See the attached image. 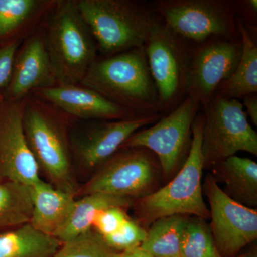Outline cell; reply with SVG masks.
<instances>
[{"label":"cell","instance_id":"cell-1","mask_svg":"<svg viewBox=\"0 0 257 257\" xmlns=\"http://www.w3.org/2000/svg\"><path fill=\"white\" fill-rule=\"evenodd\" d=\"M81 84L135 114H161L144 46L96 60Z\"/></svg>","mask_w":257,"mask_h":257},{"label":"cell","instance_id":"cell-2","mask_svg":"<svg viewBox=\"0 0 257 257\" xmlns=\"http://www.w3.org/2000/svg\"><path fill=\"white\" fill-rule=\"evenodd\" d=\"M23 124L27 142L39 170L48 183L76 197L79 187L72 165V151L64 119L40 98L24 104Z\"/></svg>","mask_w":257,"mask_h":257},{"label":"cell","instance_id":"cell-3","mask_svg":"<svg viewBox=\"0 0 257 257\" xmlns=\"http://www.w3.org/2000/svg\"><path fill=\"white\" fill-rule=\"evenodd\" d=\"M204 114L198 113L192 126V142L188 156L173 179L164 187L133 204L139 222L150 226L160 218L173 215L194 216L207 219L209 207L203 197L204 170L201 141Z\"/></svg>","mask_w":257,"mask_h":257},{"label":"cell","instance_id":"cell-4","mask_svg":"<svg viewBox=\"0 0 257 257\" xmlns=\"http://www.w3.org/2000/svg\"><path fill=\"white\" fill-rule=\"evenodd\" d=\"M81 16L104 57L145 46L160 19L150 5L130 0H79Z\"/></svg>","mask_w":257,"mask_h":257},{"label":"cell","instance_id":"cell-5","mask_svg":"<svg viewBox=\"0 0 257 257\" xmlns=\"http://www.w3.org/2000/svg\"><path fill=\"white\" fill-rule=\"evenodd\" d=\"M45 40L57 84H81L97 60L98 50L77 1L57 3Z\"/></svg>","mask_w":257,"mask_h":257},{"label":"cell","instance_id":"cell-6","mask_svg":"<svg viewBox=\"0 0 257 257\" xmlns=\"http://www.w3.org/2000/svg\"><path fill=\"white\" fill-rule=\"evenodd\" d=\"M150 5L164 25L189 45L239 37L234 1L157 0Z\"/></svg>","mask_w":257,"mask_h":257},{"label":"cell","instance_id":"cell-7","mask_svg":"<svg viewBox=\"0 0 257 257\" xmlns=\"http://www.w3.org/2000/svg\"><path fill=\"white\" fill-rule=\"evenodd\" d=\"M79 187L76 198L93 193L136 201L160 188L162 170L157 157L143 147L120 149Z\"/></svg>","mask_w":257,"mask_h":257},{"label":"cell","instance_id":"cell-8","mask_svg":"<svg viewBox=\"0 0 257 257\" xmlns=\"http://www.w3.org/2000/svg\"><path fill=\"white\" fill-rule=\"evenodd\" d=\"M204 124L201 151L204 169L239 152L257 155V134L248 123L239 99L214 95L202 109Z\"/></svg>","mask_w":257,"mask_h":257},{"label":"cell","instance_id":"cell-9","mask_svg":"<svg viewBox=\"0 0 257 257\" xmlns=\"http://www.w3.org/2000/svg\"><path fill=\"white\" fill-rule=\"evenodd\" d=\"M144 47L158 94L161 114L164 116L187 96L191 45L171 32L160 20Z\"/></svg>","mask_w":257,"mask_h":257},{"label":"cell","instance_id":"cell-10","mask_svg":"<svg viewBox=\"0 0 257 257\" xmlns=\"http://www.w3.org/2000/svg\"><path fill=\"white\" fill-rule=\"evenodd\" d=\"M201 109L199 103L187 96L155 124L134 133L121 149L143 147L150 150L157 157L162 175L169 178L180 169L188 156L193 124Z\"/></svg>","mask_w":257,"mask_h":257},{"label":"cell","instance_id":"cell-11","mask_svg":"<svg viewBox=\"0 0 257 257\" xmlns=\"http://www.w3.org/2000/svg\"><path fill=\"white\" fill-rule=\"evenodd\" d=\"M242 51L240 37H215L191 45L187 96L202 109L210 103L219 85L231 77Z\"/></svg>","mask_w":257,"mask_h":257},{"label":"cell","instance_id":"cell-12","mask_svg":"<svg viewBox=\"0 0 257 257\" xmlns=\"http://www.w3.org/2000/svg\"><path fill=\"white\" fill-rule=\"evenodd\" d=\"M209 202V224L216 248L223 257H234L257 238V211L239 204L208 173L202 184Z\"/></svg>","mask_w":257,"mask_h":257},{"label":"cell","instance_id":"cell-13","mask_svg":"<svg viewBox=\"0 0 257 257\" xmlns=\"http://www.w3.org/2000/svg\"><path fill=\"white\" fill-rule=\"evenodd\" d=\"M162 115L138 116L130 119L95 121L74 137L72 154L84 172L94 173L119 151L134 133L155 124Z\"/></svg>","mask_w":257,"mask_h":257},{"label":"cell","instance_id":"cell-14","mask_svg":"<svg viewBox=\"0 0 257 257\" xmlns=\"http://www.w3.org/2000/svg\"><path fill=\"white\" fill-rule=\"evenodd\" d=\"M25 100L0 103V179L33 186L42 179L24 133Z\"/></svg>","mask_w":257,"mask_h":257},{"label":"cell","instance_id":"cell-15","mask_svg":"<svg viewBox=\"0 0 257 257\" xmlns=\"http://www.w3.org/2000/svg\"><path fill=\"white\" fill-rule=\"evenodd\" d=\"M57 84L45 37L34 35L17 52L11 79L3 92V99L23 101L30 93Z\"/></svg>","mask_w":257,"mask_h":257},{"label":"cell","instance_id":"cell-16","mask_svg":"<svg viewBox=\"0 0 257 257\" xmlns=\"http://www.w3.org/2000/svg\"><path fill=\"white\" fill-rule=\"evenodd\" d=\"M33 93L66 114L79 119L111 121L143 116L115 104L84 86L57 84L54 87L37 89Z\"/></svg>","mask_w":257,"mask_h":257},{"label":"cell","instance_id":"cell-17","mask_svg":"<svg viewBox=\"0 0 257 257\" xmlns=\"http://www.w3.org/2000/svg\"><path fill=\"white\" fill-rule=\"evenodd\" d=\"M31 187L33 209L30 224L44 234L57 238L68 222L76 197L42 179Z\"/></svg>","mask_w":257,"mask_h":257},{"label":"cell","instance_id":"cell-18","mask_svg":"<svg viewBox=\"0 0 257 257\" xmlns=\"http://www.w3.org/2000/svg\"><path fill=\"white\" fill-rule=\"evenodd\" d=\"M236 26L242 44L241 57L234 72L221 83L214 95L239 99L257 94L256 28L245 25L237 17Z\"/></svg>","mask_w":257,"mask_h":257},{"label":"cell","instance_id":"cell-19","mask_svg":"<svg viewBox=\"0 0 257 257\" xmlns=\"http://www.w3.org/2000/svg\"><path fill=\"white\" fill-rule=\"evenodd\" d=\"M213 177L224 184V192L234 201L256 209L257 207V164L246 157L233 155L212 167Z\"/></svg>","mask_w":257,"mask_h":257},{"label":"cell","instance_id":"cell-20","mask_svg":"<svg viewBox=\"0 0 257 257\" xmlns=\"http://www.w3.org/2000/svg\"><path fill=\"white\" fill-rule=\"evenodd\" d=\"M62 243L28 223L0 232V257H52Z\"/></svg>","mask_w":257,"mask_h":257},{"label":"cell","instance_id":"cell-21","mask_svg":"<svg viewBox=\"0 0 257 257\" xmlns=\"http://www.w3.org/2000/svg\"><path fill=\"white\" fill-rule=\"evenodd\" d=\"M135 201L130 198L93 193L76 200L68 222L57 236L62 242L67 241L92 229L93 221L98 212L110 207L127 209Z\"/></svg>","mask_w":257,"mask_h":257},{"label":"cell","instance_id":"cell-22","mask_svg":"<svg viewBox=\"0 0 257 257\" xmlns=\"http://www.w3.org/2000/svg\"><path fill=\"white\" fill-rule=\"evenodd\" d=\"M190 216L160 218L150 225L140 247L153 257H181L184 230Z\"/></svg>","mask_w":257,"mask_h":257},{"label":"cell","instance_id":"cell-23","mask_svg":"<svg viewBox=\"0 0 257 257\" xmlns=\"http://www.w3.org/2000/svg\"><path fill=\"white\" fill-rule=\"evenodd\" d=\"M32 209L31 186L0 179V232L30 223Z\"/></svg>","mask_w":257,"mask_h":257},{"label":"cell","instance_id":"cell-24","mask_svg":"<svg viewBox=\"0 0 257 257\" xmlns=\"http://www.w3.org/2000/svg\"><path fill=\"white\" fill-rule=\"evenodd\" d=\"M181 257H223L214 242L206 219L189 217L184 230Z\"/></svg>","mask_w":257,"mask_h":257},{"label":"cell","instance_id":"cell-25","mask_svg":"<svg viewBox=\"0 0 257 257\" xmlns=\"http://www.w3.org/2000/svg\"><path fill=\"white\" fill-rule=\"evenodd\" d=\"M120 254L106 244L101 235L91 229L62 242L52 257H119Z\"/></svg>","mask_w":257,"mask_h":257},{"label":"cell","instance_id":"cell-26","mask_svg":"<svg viewBox=\"0 0 257 257\" xmlns=\"http://www.w3.org/2000/svg\"><path fill=\"white\" fill-rule=\"evenodd\" d=\"M42 3L37 0H0V40L10 36L30 20Z\"/></svg>","mask_w":257,"mask_h":257},{"label":"cell","instance_id":"cell-27","mask_svg":"<svg viewBox=\"0 0 257 257\" xmlns=\"http://www.w3.org/2000/svg\"><path fill=\"white\" fill-rule=\"evenodd\" d=\"M146 236L145 228L128 217L116 232L102 238L109 247L121 253L141 246Z\"/></svg>","mask_w":257,"mask_h":257},{"label":"cell","instance_id":"cell-28","mask_svg":"<svg viewBox=\"0 0 257 257\" xmlns=\"http://www.w3.org/2000/svg\"><path fill=\"white\" fill-rule=\"evenodd\" d=\"M128 218L126 209L121 207L108 208L96 214L92 229L104 237L116 232Z\"/></svg>","mask_w":257,"mask_h":257},{"label":"cell","instance_id":"cell-29","mask_svg":"<svg viewBox=\"0 0 257 257\" xmlns=\"http://www.w3.org/2000/svg\"><path fill=\"white\" fill-rule=\"evenodd\" d=\"M18 50V42H10L0 47V89L5 90L9 84L13 64Z\"/></svg>","mask_w":257,"mask_h":257},{"label":"cell","instance_id":"cell-30","mask_svg":"<svg viewBox=\"0 0 257 257\" xmlns=\"http://www.w3.org/2000/svg\"><path fill=\"white\" fill-rule=\"evenodd\" d=\"M235 13L245 25L256 28V0H241L234 1Z\"/></svg>","mask_w":257,"mask_h":257},{"label":"cell","instance_id":"cell-31","mask_svg":"<svg viewBox=\"0 0 257 257\" xmlns=\"http://www.w3.org/2000/svg\"><path fill=\"white\" fill-rule=\"evenodd\" d=\"M242 99V105L246 109V116L255 126H257V94L244 96Z\"/></svg>","mask_w":257,"mask_h":257},{"label":"cell","instance_id":"cell-32","mask_svg":"<svg viewBox=\"0 0 257 257\" xmlns=\"http://www.w3.org/2000/svg\"><path fill=\"white\" fill-rule=\"evenodd\" d=\"M119 257H153L140 246L126 250L121 253Z\"/></svg>","mask_w":257,"mask_h":257},{"label":"cell","instance_id":"cell-33","mask_svg":"<svg viewBox=\"0 0 257 257\" xmlns=\"http://www.w3.org/2000/svg\"><path fill=\"white\" fill-rule=\"evenodd\" d=\"M234 257H257L256 249L255 248V249L251 250V251H248V252L243 253L241 256Z\"/></svg>","mask_w":257,"mask_h":257},{"label":"cell","instance_id":"cell-34","mask_svg":"<svg viewBox=\"0 0 257 257\" xmlns=\"http://www.w3.org/2000/svg\"><path fill=\"white\" fill-rule=\"evenodd\" d=\"M3 92H0V103H1L2 101H3Z\"/></svg>","mask_w":257,"mask_h":257}]
</instances>
